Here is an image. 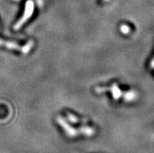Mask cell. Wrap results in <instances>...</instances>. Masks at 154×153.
<instances>
[{"mask_svg": "<svg viewBox=\"0 0 154 153\" xmlns=\"http://www.w3.org/2000/svg\"><path fill=\"white\" fill-rule=\"evenodd\" d=\"M120 30H121V33L124 34H128L130 31H131V28H130V27H128V26L126 24L121 25V27H120Z\"/></svg>", "mask_w": 154, "mask_h": 153, "instance_id": "9", "label": "cell"}, {"mask_svg": "<svg viewBox=\"0 0 154 153\" xmlns=\"http://www.w3.org/2000/svg\"><path fill=\"white\" fill-rule=\"evenodd\" d=\"M56 120H57V123L59 124L62 126L63 130H64L65 133L68 137H71V138H74V137H77L78 135V130L76 128H74L73 126H71V125L68 124V123L66 121L64 118L61 117V116H58L56 118Z\"/></svg>", "mask_w": 154, "mask_h": 153, "instance_id": "2", "label": "cell"}, {"mask_svg": "<svg viewBox=\"0 0 154 153\" xmlns=\"http://www.w3.org/2000/svg\"><path fill=\"white\" fill-rule=\"evenodd\" d=\"M16 1H17V0H16Z\"/></svg>", "mask_w": 154, "mask_h": 153, "instance_id": "10", "label": "cell"}, {"mask_svg": "<svg viewBox=\"0 0 154 153\" xmlns=\"http://www.w3.org/2000/svg\"><path fill=\"white\" fill-rule=\"evenodd\" d=\"M34 45V42L32 41H29V42H27V44L24 45V54H27L32 49V47Z\"/></svg>", "mask_w": 154, "mask_h": 153, "instance_id": "8", "label": "cell"}, {"mask_svg": "<svg viewBox=\"0 0 154 153\" xmlns=\"http://www.w3.org/2000/svg\"><path fill=\"white\" fill-rule=\"evenodd\" d=\"M0 46H4L6 49H12V50H18V51L21 52L22 53L24 52V46H20L17 43L11 42V41L3 40L0 38Z\"/></svg>", "mask_w": 154, "mask_h": 153, "instance_id": "3", "label": "cell"}, {"mask_svg": "<svg viewBox=\"0 0 154 153\" xmlns=\"http://www.w3.org/2000/svg\"><path fill=\"white\" fill-rule=\"evenodd\" d=\"M122 97L124 98V99L126 102H132L133 100H135L137 97V93L135 91L132 90V91H126L122 94Z\"/></svg>", "mask_w": 154, "mask_h": 153, "instance_id": "6", "label": "cell"}, {"mask_svg": "<svg viewBox=\"0 0 154 153\" xmlns=\"http://www.w3.org/2000/svg\"><path fill=\"white\" fill-rule=\"evenodd\" d=\"M34 9H35V4L32 0H28L25 4V9L24 13L23 14L20 20H18L17 22L16 23V24L14 25V30H19L20 27H22L23 25L25 23L27 22V20H29L31 17V16L34 14Z\"/></svg>", "mask_w": 154, "mask_h": 153, "instance_id": "1", "label": "cell"}, {"mask_svg": "<svg viewBox=\"0 0 154 153\" xmlns=\"http://www.w3.org/2000/svg\"><path fill=\"white\" fill-rule=\"evenodd\" d=\"M79 134H82L85 136H92L95 134V130L88 126H82L78 129Z\"/></svg>", "mask_w": 154, "mask_h": 153, "instance_id": "5", "label": "cell"}, {"mask_svg": "<svg viewBox=\"0 0 154 153\" xmlns=\"http://www.w3.org/2000/svg\"><path fill=\"white\" fill-rule=\"evenodd\" d=\"M108 91H109L113 95V97L115 100H118L121 97H122V91L119 88L118 85L117 84H114L111 87L108 88Z\"/></svg>", "mask_w": 154, "mask_h": 153, "instance_id": "4", "label": "cell"}, {"mask_svg": "<svg viewBox=\"0 0 154 153\" xmlns=\"http://www.w3.org/2000/svg\"><path fill=\"white\" fill-rule=\"evenodd\" d=\"M67 120H69L71 123H72V124H78V122H79V120H80L76 116L73 115V114L69 113H67Z\"/></svg>", "mask_w": 154, "mask_h": 153, "instance_id": "7", "label": "cell"}]
</instances>
